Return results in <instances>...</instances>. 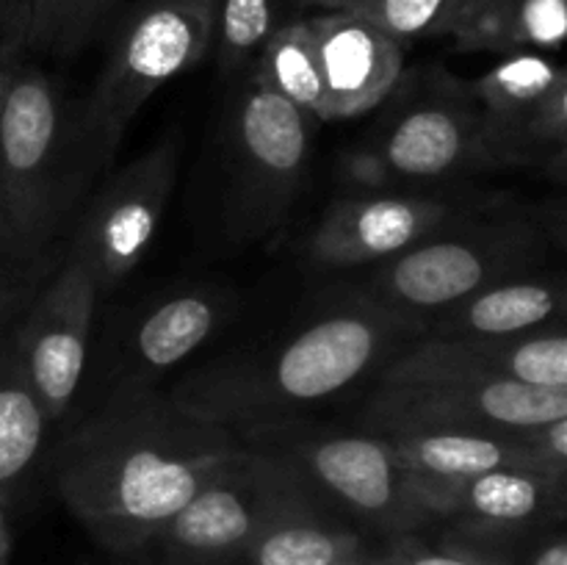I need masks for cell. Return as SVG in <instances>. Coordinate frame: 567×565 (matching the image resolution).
Instances as JSON below:
<instances>
[{
  "label": "cell",
  "instance_id": "obj_10",
  "mask_svg": "<svg viewBox=\"0 0 567 565\" xmlns=\"http://www.w3.org/2000/svg\"><path fill=\"white\" fill-rule=\"evenodd\" d=\"M181 170V142L164 136L158 144L111 172L83 208L78 230L64 253L75 255L100 291L125 280L144 260L158 233Z\"/></svg>",
  "mask_w": 567,
  "mask_h": 565
},
{
  "label": "cell",
  "instance_id": "obj_8",
  "mask_svg": "<svg viewBox=\"0 0 567 565\" xmlns=\"http://www.w3.org/2000/svg\"><path fill=\"white\" fill-rule=\"evenodd\" d=\"M305 496L280 465L241 446L161 530L144 557L158 565H227L271 515Z\"/></svg>",
  "mask_w": 567,
  "mask_h": 565
},
{
  "label": "cell",
  "instance_id": "obj_5",
  "mask_svg": "<svg viewBox=\"0 0 567 565\" xmlns=\"http://www.w3.org/2000/svg\"><path fill=\"white\" fill-rule=\"evenodd\" d=\"M548 244L551 236L540 214H468L430 233L396 258L377 264L360 291L421 319L491 282L535 271Z\"/></svg>",
  "mask_w": 567,
  "mask_h": 565
},
{
  "label": "cell",
  "instance_id": "obj_12",
  "mask_svg": "<svg viewBox=\"0 0 567 565\" xmlns=\"http://www.w3.org/2000/svg\"><path fill=\"white\" fill-rule=\"evenodd\" d=\"M426 530L463 546H491L565 524L567 482L532 469H496L468 480H410Z\"/></svg>",
  "mask_w": 567,
  "mask_h": 565
},
{
  "label": "cell",
  "instance_id": "obj_15",
  "mask_svg": "<svg viewBox=\"0 0 567 565\" xmlns=\"http://www.w3.org/2000/svg\"><path fill=\"white\" fill-rule=\"evenodd\" d=\"M421 380H504L567 388L565 325L507 338L419 336L377 371V386Z\"/></svg>",
  "mask_w": 567,
  "mask_h": 565
},
{
  "label": "cell",
  "instance_id": "obj_23",
  "mask_svg": "<svg viewBox=\"0 0 567 565\" xmlns=\"http://www.w3.org/2000/svg\"><path fill=\"white\" fill-rule=\"evenodd\" d=\"M20 319L0 321V491L11 496L42 458L50 427L22 369L17 349Z\"/></svg>",
  "mask_w": 567,
  "mask_h": 565
},
{
  "label": "cell",
  "instance_id": "obj_2",
  "mask_svg": "<svg viewBox=\"0 0 567 565\" xmlns=\"http://www.w3.org/2000/svg\"><path fill=\"white\" fill-rule=\"evenodd\" d=\"M419 336V319L354 288L321 305L275 343L183 377L169 397L188 413L238 435L252 427L305 419V410L377 374Z\"/></svg>",
  "mask_w": 567,
  "mask_h": 565
},
{
  "label": "cell",
  "instance_id": "obj_7",
  "mask_svg": "<svg viewBox=\"0 0 567 565\" xmlns=\"http://www.w3.org/2000/svg\"><path fill=\"white\" fill-rule=\"evenodd\" d=\"M313 125L308 111L247 72L225 125V222L233 242H264L286 225L308 175Z\"/></svg>",
  "mask_w": 567,
  "mask_h": 565
},
{
  "label": "cell",
  "instance_id": "obj_6",
  "mask_svg": "<svg viewBox=\"0 0 567 565\" xmlns=\"http://www.w3.org/2000/svg\"><path fill=\"white\" fill-rule=\"evenodd\" d=\"M216 3L219 0H144L127 17L92 94L78 109V136L94 175L114 164L142 105L208 53Z\"/></svg>",
  "mask_w": 567,
  "mask_h": 565
},
{
  "label": "cell",
  "instance_id": "obj_19",
  "mask_svg": "<svg viewBox=\"0 0 567 565\" xmlns=\"http://www.w3.org/2000/svg\"><path fill=\"white\" fill-rule=\"evenodd\" d=\"M233 297L214 286L177 288L144 310L120 349L111 391L153 388L158 377L192 358L233 314Z\"/></svg>",
  "mask_w": 567,
  "mask_h": 565
},
{
  "label": "cell",
  "instance_id": "obj_31",
  "mask_svg": "<svg viewBox=\"0 0 567 565\" xmlns=\"http://www.w3.org/2000/svg\"><path fill=\"white\" fill-rule=\"evenodd\" d=\"M332 565H382L380 546L369 548V552H363V554H354V557L338 559V563H332Z\"/></svg>",
  "mask_w": 567,
  "mask_h": 565
},
{
  "label": "cell",
  "instance_id": "obj_20",
  "mask_svg": "<svg viewBox=\"0 0 567 565\" xmlns=\"http://www.w3.org/2000/svg\"><path fill=\"white\" fill-rule=\"evenodd\" d=\"M419 321L432 338H507L565 325V277L543 269L504 277Z\"/></svg>",
  "mask_w": 567,
  "mask_h": 565
},
{
  "label": "cell",
  "instance_id": "obj_13",
  "mask_svg": "<svg viewBox=\"0 0 567 565\" xmlns=\"http://www.w3.org/2000/svg\"><path fill=\"white\" fill-rule=\"evenodd\" d=\"M100 294L86 266L61 253L17 325L22 369L50 424L64 419L83 380Z\"/></svg>",
  "mask_w": 567,
  "mask_h": 565
},
{
  "label": "cell",
  "instance_id": "obj_22",
  "mask_svg": "<svg viewBox=\"0 0 567 565\" xmlns=\"http://www.w3.org/2000/svg\"><path fill=\"white\" fill-rule=\"evenodd\" d=\"M449 37L468 53L554 55L567 37V0H465Z\"/></svg>",
  "mask_w": 567,
  "mask_h": 565
},
{
  "label": "cell",
  "instance_id": "obj_24",
  "mask_svg": "<svg viewBox=\"0 0 567 565\" xmlns=\"http://www.w3.org/2000/svg\"><path fill=\"white\" fill-rule=\"evenodd\" d=\"M116 6L120 0H9L0 31L17 59L22 53L70 59Z\"/></svg>",
  "mask_w": 567,
  "mask_h": 565
},
{
  "label": "cell",
  "instance_id": "obj_25",
  "mask_svg": "<svg viewBox=\"0 0 567 565\" xmlns=\"http://www.w3.org/2000/svg\"><path fill=\"white\" fill-rule=\"evenodd\" d=\"M252 70L264 78L266 86L291 100L297 109L308 111L316 122H330L327 120L324 78H321L319 55H316L305 14L288 20L269 39Z\"/></svg>",
  "mask_w": 567,
  "mask_h": 565
},
{
  "label": "cell",
  "instance_id": "obj_1",
  "mask_svg": "<svg viewBox=\"0 0 567 565\" xmlns=\"http://www.w3.org/2000/svg\"><path fill=\"white\" fill-rule=\"evenodd\" d=\"M244 443L155 388L111 391L53 458V491L111 557L150 548Z\"/></svg>",
  "mask_w": 567,
  "mask_h": 565
},
{
  "label": "cell",
  "instance_id": "obj_4",
  "mask_svg": "<svg viewBox=\"0 0 567 565\" xmlns=\"http://www.w3.org/2000/svg\"><path fill=\"white\" fill-rule=\"evenodd\" d=\"M238 441L280 465L310 499L377 543L426 530L410 476L377 432L291 419L238 432Z\"/></svg>",
  "mask_w": 567,
  "mask_h": 565
},
{
  "label": "cell",
  "instance_id": "obj_33",
  "mask_svg": "<svg viewBox=\"0 0 567 565\" xmlns=\"http://www.w3.org/2000/svg\"><path fill=\"white\" fill-rule=\"evenodd\" d=\"M6 6H9V0H0V22H3V14H6Z\"/></svg>",
  "mask_w": 567,
  "mask_h": 565
},
{
  "label": "cell",
  "instance_id": "obj_27",
  "mask_svg": "<svg viewBox=\"0 0 567 565\" xmlns=\"http://www.w3.org/2000/svg\"><path fill=\"white\" fill-rule=\"evenodd\" d=\"M465 0H349V14L371 22L399 44L449 37Z\"/></svg>",
  "mask_w": 567,
  "mask_h": 565
},
{
  "label": "cell",
  "instance_id": "obj_30",
  "mask_svg": "<svg viewBox=\"0 0 567 565\" xmlns=\"http://www.w3.org/2000/svg\"><path fill=\"white\" fill-rule=\"evenodd\" d=\"M11 493L0 491V565H11L14 557V526H11Z\"/></svg>",
  "mask_w": 567,
  "mask_h": 565
},
{
  "label": "cell",
  "instance_id": "obj_11",
  "mask_svg": "<svg viewBox=\"0 0 567 565\" xmlns=\"http://www.w3.org/2000/svg\"><path fill=\"white\" fill-rule=\"evenodd\" d=\"M567 419V388L504 380H421L374 386L360 427L399 430H532Z\"/></svg>",
  "mask_w": 567,
  "mask_h": 565
},
{
  "label": "cell",
  "instance_id": "obj_21",
  "mask_svg": "<svg viewBox=\"0 0 567 565\" xmlns=\"http://www.w3.org/2000/svg\"><path fill=\"white\" fill-rule=\"evenodd\" d=\"M377 546L363 530L305 496L271 515L227 565H332Z\"/></svg>",
  "mask_w": 567,
  "mask_h": 565
},
{
  "label": "cell",
  "instance_id": "obj_29",
  "mask_svg": "<svg viewBox=\"0 0 567 565\" xmlns=\"http://www.w3.org/2000/svg\"><path fill=\"white\" fill-rule=\"evenodd\" d=\"M50 271L28 266L0 225V321L20 319Z\"/></svg>",
  "mask_w": 567,
  "mask_h": 565
},
{
  "label": "cell",
  "instance_id": "obj_28",
  "mask_svg": "<svg viewBox=\"0 0 567 565\" xmlns=\"http://www.w3.org/2000/svg\"><path fill=\"white\" fill-rule=\"evenodd\" d=\"M380 559L382 565H487L430 530L388 537L380 543Z\"/></svg>",
  "mask_w": 567,
  "mask_h": 565
},
{
  "label": "cell",
  "instance_id": "obj_3",
  "mask_svg": "<svg viewBox=\"0 0 567 565\" xmlns=\"http://www.w3.org/2000/svg\"><path fill=\"white\" fill-rule=\"evenodd\" d=\"M92 177L75 105L44 70L11 66L0 103V225L28 266L53 269L55 238Z\"/></svg>",
  "mask_w": 567,
  "mask_h": 565
},
{
  "label": "cell",
  "instance_id": "obj_9",
  "mask_svg": "<svg viewBox=\"0 0 567 565\" xmlns=\"http://www.w3.org/2000/svg\"><path fill=\"white\" fill-rule=\"evenodd\" d=\"M480 111L487 170L537 166L563 175L567 158V75L554 55H502L468 86Z\"/></svg>",
  "mask_w": 567,
  "mask_h": 565
},
{
  "label": "cell",
  "instance_id": "obj_16",
  "mask_svg": "<svg viewBox=\"0 0 567 565\" xmlns=\"http://www.w3.org/2000/svg\"><path fill=\"white\" fill-rule=\"evenodd\" d=\"M471 214V205L443 194H360L338 199L308 236V258L319 269H358L396 258Z\"/></svg>",
  "mask_w": 567,
  "mask_h": 565
},
{
  "label": "cell",
  "instance_id": "obj_32",
  "mask_svg": "<svg viewBox=\"0 0 567 565\" xmlns=\"http://www.w3.org/2000/svg\"><path fill=\"white\" fill-rule=\"evenodd\" d=\"M109 565H158V563L150 557H144V554H136V557H114Z\"/></svg>",
  "mask_w": 567,
  "mask_h": 565
},
{
  "label": "cell",
  "instance_id": "obj_14",
  "mask_svg": "<svg viewBox=\"0 0 567 565\" xmlns=\"http://www.w3.org/2000/svg\"><path fill=\"white\" fill-rule=\"evenodd\" d=\"M471 170L487 166L482 155L480 111L468 86L465 97L437 92V97L408 105L369 147L358 150L347 161L349 177L371 188L443 181Z\"/></svg>",
  "mask_w": 567,
  "mask_h": 565
},
{
  "label": "cell",
  "instance_id": "obj_18",
  "mask_svg": "<svg viewBox=\"0 0 567 565\" xmlns=\"http://www.w3.org/2000/svg\"><path fill=\"white\" fill-rule=\"evenodd\" d=\"M327 94V120H352L385 103L404 72L396 39L349 11L308 14Z\"/></svg>",
  "mask_w": 567,
  "mask_h": 565
},
{
  "label": "cell",
  "instance_id": "obj_17",
  "mask_svg": "<svg viewBox=\"0 0 567 565\" xmlns=\"http://www.w3.org/2000/svg\"><path fill=\"white\" fill-rule=\"evenodd\" d=\"M382 438L419 485H443L496 469H532L567 482V419L532 430H399L382 432Z\"/></svg>",
  "mask_w": 567,
  "mask_h": 565
},
{
  "label": "cell",
  "instance_id": "obj_26",
  "mask_svg": "<svg viewBox=\"0 0 567 565\" xmlns=\"http://www.w3.org/2000/svg\"><path fill=\"white\" fill-rule=\"evenodd\" d=\"M286 6L297 0H219L216 3V59L227 75H241L258 64L269 39L286 25Z\"/></svg>",
  "mask_w": 567,
  "mask_h": 565
}]
</instances>
